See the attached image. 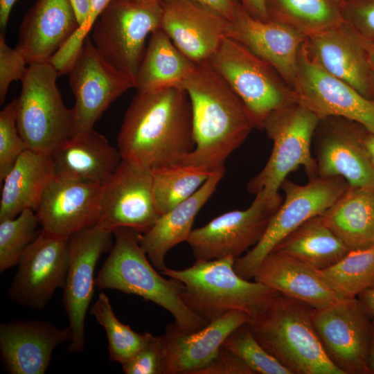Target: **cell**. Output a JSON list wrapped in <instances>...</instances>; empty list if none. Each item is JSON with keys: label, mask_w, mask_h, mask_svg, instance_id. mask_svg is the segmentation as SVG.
Instances as JSON below:
<instances>
[{"label": "cell", "mask_w": 374, "mask_h": 374, "mask_svg": "<svg viewBox=\"0 0 374 374\" xmlns=\"http://www.w3.org/2000/svg\"><path fill=\"white\" fill-rule=\"evenodd\" d=\"M59 75L48 61L28 64L21 80L16 122L29 150L51 154L71 138L73 109L63 102L57 86Z\"/></svg>", "instance_id": "cell-7"}, {"label": "cell", "mask_w": 374, "mask_h": 374, "mask_svg": "<svg viewBox=\"0 0 374 374\" xmlns=\"http://www.w3.org/2000/svg\"><path fill=\"white\" fill-rule=\"evenodd\" d=\"M54 175L51 154L24 151L1 181L0 221L14 218L26 209L35 211Z\"/></svg>", "instance_id": "cell-29"}, {"label": "cell", "mask_w": 374, "mask_h": 374, "mask_svg": "<svg viewBox=\"0 0 374 374\" xmlns=\"http://www.w3.org/2000/svg\"><path fill=\"white\" fill-rule=\"evenodd\" d=\"M304 44L324 70L371 100L373 73L360 37L345 21L305 37Z\"/></svg>", "instance_id": "cell-23"}, {"label": "cell", "mask_w": 374, "mask_h": 374, "mask_svg": "<svg viewBox=\"0 0 374 374\" xmlns=\"http://www.w3.org/2000/svg\"><path fill=\"white\" fill-rule=\"evenodd\" d=\"M69 237L43 229L22 252L8 294L24 307L42 310L57 288H63L68 271Z\"/></svg>", "instance_id": "cell-14"}, {"label": "cell", "mask_w": 374, "mask_h": 374, "mask_svg": "<svg viewBox=\"0 0 374 374\" xmlns=\"http://www.w3.org/2000/svg\"><path fill=\"white\" fill-rule=\"evenodd\" d=\"M312 319L330 360L344 374H368L373 321L357 298L314 309Z\"/></svg>", "instance_id": "cell-11"}, {"label": "cell", "mask_w": 374, "mask_h": 374, "mask_svg": "<svg viewBox=\"0 0 374 374\" xmlns=\"http://www.w3.org/2000/svg\"><path fill=\"white\" fill-rule=\"evenodd\" d=\"M23 55L6 42L4 35H0V103L5 101L12 82L21 80L28 66Z\"/></svg>", "instance_id": "cell-42"}, {"label": "cell", "mask_w": 374, "mask_h": 374, "mask_svg": "<svg viewBox=\"0 0 374 374\" xmlns=\"http://www.w3.org/2000/svg\"><path fill=\"white\" fill-rule=\"evenodd\" d=\"M357 298L370 317L374 319V287L362 292Z\"/></svg>", "instance_id": "cell-47"}, {"label": "cell", "mask_w": 374, "mask_h": 374, "mask_svg": "<svg viewBox=\"0 0 374 374\" xmlns=\"http://www.w3.org/2000/svg\"><path fill=\"white\" fill-rule=\"evenodd\" d=\"M196 63L186 57L166 33L159 28L151 35L139 66L134 88L137 91L181 87Z\"/></svg>", "instance_id": "cell-31"}, {"label": "cell", "mask_w": 374, "mask_h": 374, "mask_svg": "<svg viewBox=\"0 0 374 374\" xmlns=\"http://www.w3.org/2000/svg\"><path fill=\"white\" fill-rule=\"evenodd\" d=\"M226 37L241 43L268 62L293 87L298 55L305 37L280 23L252 17L240 3L229 21Z\"/></svg>", "instance_id": "cell-24"}, {"label": "cell", "mask_w": 374, "mask_h": 374, "mask_svg": "<svg viewBox=\"0 0 374 374\" xmlns=\"http://www.w3.org/2000/svg\"><path fill=\"white\" fill-rule=\"evenodd\" d=\"M113 234L114 244L95 278L96 288L116 290L152 301L168 311L185 332H195L208 324L181 299V283L166 279L155 270L140 245L139 232L123 227Z\"/></svg>", "instance_id": "cell-4"}, {"label": "cell", "mask_w": 374, "mask_h": 374, "mask_svg": "<svg viewBox=\"0 0 374 374\" xmlns=\"http://www.w3.org/2000/svg\"><path fill=\"white\" fill-rule=\"evenodd\" d=\"M112 1L90 0L89 12L84 21L49 60L60 75L69 72L86 37L89 36L101 13Z\"/></svg>", "instance_id": "cell-40"}, {"label": "cell", "mask_w": 374, "mask_h": 374, "mask_svg": "<svg viewBox=\"0 0 374 374\" xmlns=\"http://www.w3.org/2000/svg\"><path fill=\"white\" fill-rule=\"evenodd\" d=\"M314 309L278 293L247 324L263 348L292 374H344L319 339Z\"/></svg>", "instance_id": "cell-3"}, {"label": "cell", "mask_w": 374, "mask_h": 374, "mask_svg": "<svg viewBox=\"0 0 374 374\" xmlns=\"http://www.w3.org/2000/svg\"><path fill=\"white\" fill-rule=\"evenodd\" d=\"M319 121L298 103L275 111L265 120L262 130L273 148L264 168L248 183L249 193L260 191L269 202L280 206L283 199L278 190L291 172L303 166L309 179L318 177L311 145Z\"/></svg>", "instance_id": "cell-6"}, {"label": "cell", "mask_w": 374, "mask_h": 374, "mask_svg": "<svg viewBox=\"0 0 374 374\" xmlns=\"http://www.w3.org/2000/svg\"><path fill=\"white\" fill-rule=\"evenodd\" d=\"M55 176L105 185L123 157L105 136L94 129L84 136L71 138L51 154Z\"/></svg>", "instance_id": "cell-28"}, {"label": "cell", "mask_w": 374, "mask_h": 374, "mask_svg": "<svg viewBox=\"0 0 374 374\" xmlns=\"http://www.w3.org/2000/svg\"><path fill=\"white\" fill-rule=\"evenodd\" d=\"M207 62L242 101L257 129L262 130L273 112L296 103L294 90L272 66L230 37Z\"/></svg>", "instance_id": "cell-8"}, {"label": "cell", "mask_w": 374, "mask_h": 374, "mask_svg": "<svg viewBox=\"0 0 374 374\" xmlns=\"http://www.w3.org/2000/svg\"><path fill=\"white\" fill-rule=\"evenodd\" d=\"M222 347L239 357L254 374H292L258 342L247 323L233 331Z\"/></svg>", "instance_id": "cell-38"}, {"label": "cell", "mask_w": 374, "mask_h": 374, "mask_svg": "<svg viewBox=\"0 0 374 374\" xmlns=\"http://www.w3.org/2000/svg\"><path fill=\"white\" fill-rule=\"evenodd\" d=\"M249 319L242 311L232 310L191 332L181 330L175 322L169 323L162 335L165 374H196L217 356L229 335Z\"/></svg>", "instance_id": "cell-22"}, {"label": "cell", "mask_w": 374, "mask_h": 374, "mask_svg": "<svg viewBox=\"0 0 374 374\" xmlns=\"http://www.w3.org/2000/svg\"><path fill=\"white\" fill-rule=\"evenodd\" d=\"M253 278L279 294L314 309L323 308L339 300L317 270L276 250L263 258Z\"/></svg>", "instance_id": "cell-27"}, {"label": "cell", "mask_w": 374, "mask_h": 374, "mask_svg": "<svg viewBox=\"0 0 374 374\" xmlns=\"http://www.w3.org/2000/svg\"><path fill=\"white\" fill-rule=\"evenodd\" d=\"M151 171L153 197L159 216L192 196L213 172L201 166L181 163Z\"/></svg>", "instance_id": "cell-34"}, {"label": "cell", "mask_w": 374, "mask_h": 374, "mask_svg": "<svg viewBox=\"0 0 374 374\" xmlns=\"http://www.w3.org/2000/svg\"><path fill=\"white\" fill-rule=\"evenodd\" d=\"M235 260V258L228 256L195 261L186 269L166 267L160 273L181 283V299L207 323L232 310L242 311L251 317L278 292L239 276L234 269Z\"/></svg>", "instance_id": "cell-5"}, {"label": "cell", "mask_w": 374, "mask_h": 374, "mask_svg": "<svg viewBox=\"0 0 374 374\" xmlns=\"http://www.w3.org/2000/svg\"><path fill=\"white\" fill-rule=\"evenodd\" d=\"M343 16L359 36L374 41V0H344Z\"/></svg>", "instance_id": "cell-43"}, {"label": "cell", "mask_w": 374, "mask_h": 374, "mask_svg": "<svg viewBox=\"0 0 374 374\" xmlns=\"http://www.w3.org/2000/svg\"><path fill=\"white\" fill-rule=\"evenodd\" d=\"M341 177L310 179L304 184L285 179L280 188L285 199L271 217L260 241L246 253L235 259L236 273L247 280L253 278L263 258L287 235L310 218L321 215L348 188Z\"/></svg>", "instance_id": "cell-10"}, {"label": "cell", "mask_w": 374, "mask_h": 374, "mask_svg": "<svg viewBox=\"0 0 374 374\" xmlns=\"http://www.w3.org/2000/svg\"><path fill=\"white\" fill-rule=\"evenodd\" d=\"M125 374H165V354L162 336L147 332L146 340L139 350L122 365Z\"/></svg>", "instance_id": "cell-41"}, {"label": "cell", "mask_w": 374, "mask_h": 374, "mask_svg": "<svg viewBox=\"0 0 374 374\" xmlns=\"http://www.w3.org/2000/svg\"><path fill=\"white\" fill-rule=\"evenodd\" d=\"M292 89L296 103L320 120L342 117L374 133V102L324 70L310 57L304 42L299 52Z\"/></svg>", "instance_id": "cell-12"}, {"label": "cell", "mask_w": 374, "mask_h": 374, "mask_svg": "<svg viewBox=\"0 0 374 374\" xmlns=\"http://www.w3.org/2000/svg\"><path fill=\"white\" fill-rule=\"evenodd\" d=\"M211 9L229 21L235 15L239 0H194Z\"/></svg>", "instance_id": "cell-45"}, {"label": "cell", "mask_w": 374, "mask_h": 374, "mask_svg": "<svg viewBox=\"0 0 374 374\" xmlns=\"http://www.w3.org/2000/svg\"><path fill=\"white\" fill-rule=\"evenodd\" d=\"M196 374H254L234 353L221 347L217 356Z\"/></svg>", "instance_id": "cell-44"}, {"label": "cell", "mask_w": 374, "mask_h": 374, "mask_svg": "<svg viewBox=\"0 0 374 374\" xmlns=\"http://www.w3.org/2000/svg\"><path fill=\"white\" fill-rule=\"evenodd\" d=\"M18 0H0V27L3 32L7 26L10 11Z\"/></svg>", "instance_id": "cell-49"}, {"label": "cell", "mask_w": 374, "mask_h": 374, "mask_svg": "<svg viewBox=\"0 0 374 374\" xmlns=\"http://www.w3.org/2000/svg\"><path fill=\"white\" fill-rule=\"evenodd\" d=\"M17 98L0 112V181L28 148L19 134L16 122Z\"/></svg>", "instance_id": "cell-39"}, {"label": "cell", "mask_w": 374, "mask_h": 374, "mask_svg": "<svg viewBox=\"0 0 374 374\" xmlns=\"http://www.w3.org/2000/svg\"><path fill=\"white\" fill-rule=\"evenodd\" d=\"M365 130L342 117L321 119L312 140L318 176L341 177L350 186L374 188V166L363 141Z\"/></svg>", "instance_id": "cell-17"}, {"label": "cell", "mask_w": 374, "mask_h": 374, "mask_svg": "<svg viewBox=\"0 0 374 374\" xmlns=\"http://www.w3.org/2000/svg\"><path fill=\"white\" fill-rule=\"evenodd\" d=\"M317 272L339 299L357 298L374 287V245L350 250L339 262Z\"/></svg>", "instance_id": "cell-35"}, {"label": "cell", "mask_w": 374, "mask_h": 374, "mask_svg": "<svg viewBox=\"0 0 374 374\" xmlns=\"http://www.w3.org/2000/svg\"><path fill=\"white\" fill-rule=\"evenodd\" d=\"M117 145L123 159L151 170L181 163L195 146L186 90L137 91L125 114Z\"/></svg>", "instance_id": "cell-1"}, {"label": "cell", "mask_w": 374, "mask_h": 374, "mask_svg": "<svg viewBox=\"0 0 374 374\" xmlns=\"http://www.w3.org/2000/svg\"><path fill=\"white\" fill-rule=\"evenodd\" d=\"M273 250L292 256L317 271L332 266L350 251L320 215L306 220Z\"/></svg>", "instance_id": "cell-32"}, {"label": "cell", "mask_w": 374, "mask_h": 374, "mask_svg": "<svg viewBox=\"0 0 374 374\" xmlns=\"http://www.w3.org/2000/svg\"><path fill=\"white\" fill-rule=\"evenodd\" d=\"M320 215L350 250L374 245V188L349 185Z\"/></svg>", "instance_id": "cell-30"}, {"label": "cell", "mask_w": 374, "mask_h": 374, "mask_svg": "<svg viewBox=\"0 0 374 374\" xmlns=\"http://www.w3.org/2000/svg\"><path fill=\"white\" fill-rule=\"evenodd\" d=\"M40 225L35 211L26 209L17 217L0 221V272L17 265L24 249L36 238Z\"/></svg>", "instance_id": "cell-37"}, {"label": "cell", "mask_w": 374, "mask_h": 374, "mask_svg": "<svg viewBox=\"0 0 374 374\" xmlns=\"http://www.w3.org/2000/svg\"><path fill=\"white\" fill-rule=\"evenodd\" d=\"M161 17V0H112L91 30L98 53L134 88L146 39L160 28Z\"/></svg>", "instance_id": "cell-9"}, {"label": "cell", "mask_w": 374, "mask_h": 374, "mask_svg": "<svg viewBox=\"0 0 374 374\" xmlns=\"http://www.w3.org/2000/svg\"><path fill=\"white\" fill-rule=\"evenodd\" d=\"M113 233L93 226L69 236V259L62 303L73 336L71 353L85 345V319L94 294L95 268L101 255L112 248Z\"/></svg>", "instance_id": "cell-16"}, {"label": "cell", "mask_w": 374, "mask_h": 374, "mask_svg": "<svg viewBox=\"0 0 374 374\" xmlns=\"http://www.w3.org/2000/svg\"><path fill=\"white\" fill-rule=\"evenodd\" d=\"M373 321V335L370 355L368 357V367L371 373H374V319Z\"/></svg>", "instance_id": "cell-52"}, {"label": "cell", "mask_w": 374, "mask_h": 374, "mask_svg": "<svg viewBox=\"0 0 374 374\" xmlns=\"http://www.w3.org/2000/svg\"><path fill=\"white\" fill-rule=\"evenodd\" d=\"M78 26L70 0H36L21 24L15 48L28 64L48 62Z\"/></svg>", "instance_id": "cell-25"}, {"label": "cell", "mask_w": 374, "mask_h": 374, "mask_svg": "<svg viewBox=\"0 0 374 374\" xmlns=\"http://www.w3.org/2000/svg\"></svg>", "instance_id": "cell-54"}, {"label": "cell", "mask_w": 374, "mask_h": 374, "mask_svg": "<svg viewBox=\"0 0 374 374\" xmlns=\"http://www.w3.org/2000/svg\"><path fill=\"white\" fill-rule=\"evenodd\" d=\"M225 171V167L213 171L192 196L160 215L149 231L140 234V245L156 269H166V253L187 241L196 215L213 195Z\"/></svg>", "instance_id": "cell-26"}, {"label": "cell", "mask_w": 374, "mask_h": 374, "mask_svg": "<svg viewBox=\"0 0 374 374\" xmlns=\"http://www.w3.org/2000/svg\"><path fill=\"white\" fill-rule=\"evenodd\" d=\"M104 187L54 175L35 210L42 229L69 237L95 226L101 213Z\"/></svg>", "instance_id": "cell-19"}, {"label": "cell", "mask_w": 374, "mask_h": 374, "mask_svg": "<svg viewBox=\"0 0 374 374\" xmlns=\"http://www.w3.org/2000/svg\"><path fill=\"white\" fill-rule=\"evenodd\" d=\"M159 217L151 170L123 159L105 184L101 213L95 226L112 233L126 227L143 234Z\"/></svg>", "instance_id": "cell-18"}, {"label": "cell", "mask_w": 374, "mask_h": 374, "mask_svg": "<svg viewBox=\"0 0 374 374\" xmlns=\"http://www.w3.org/2000/svg\"><path fill=\"white\" fill-rule=\"evenodd\" d=\"M371 100L374 102V73H373V91H372Z\"/></svg>", "instance_id": "cell-53"}, {"label": "cell", "mask_w": 374, "mask_h": 374, "mask_svg": "<svg viewBox=\"0 0 374 374\" xmlns=\"http://www.w3.org/2000/svg\"><path fill=\"white\" fill-rule=\"evenodd\" d=\"M90 313L105 329L108 341L109 358L112 362L124 364L143 346L147 332L139 334L129 326L121 323L116 317L109 297L99 294L92 305Z\"/></svg>", "instance_id": "cell-36"}, {"label": "cell", "mask_w": 374, "mask_h": 374, "mask_svg": "<svg viewBox=\"0 0 374 374\" xmlns=\"http://www.w3.org/2000/svg\"><path fill=\"white\" fill-rule=\"evenodd\" d=\"M359 37L365 49L369 65L374 73V41L365 39L361 36Z\"/></svg>", "instance_id": "cell-50"}, {"label": "cell", "mask_w": 374, "mask_h": 374, "mask_svg": "<svg viewBox=\"0 0 374 374\" xmlns=\"http://www.w3.org/2000/svg\"><path fill=\"white\" fill-rule=\"evenodd\" d=\"M72 8L80 25L86 19L89 10L90 0H70Z\"/></svg>", "instance_id": "cell-48"}, {"label": "cell", "mask_w": 374, "mask_h": 374, "mask_svg": "<svg viewBox=\"0 0 374 374\" xmlns=\"http://www.w3.org/2000/svg\"><path fill=\"white\" fill-rule=\"evenodd\" d=\"M75 98L71 138L86 135L116 98L132 83L100 56L87 36L69 72Z\"/></svg>", "instance_id": "cell-13"}, {"label": "cell", "mask_w": 374, "mask_h": 374, "mask_svg": "<svg viewBox=\"0 0 374 374\" xmlns=\"http://www.w3.org/2000/svg\"><path fill=\"white\" fill-rule=\"evenodd\" d=\"M68 326L33 319L12 321L0 325V353L6 371L11 374H44L54 349L71 341Z\"/></svg>", "instance_id": "cell-21"}, {"label": "cell", "mask_w": 374, "mask_h": 374, "mask_svg": "<svg viewBox=\"0 0 374 374\" xmlns=\"http://www.w3.org/2000/svg\"><path fill=\"white\" fill-rule=\"evenodd\" d=\"M161 1L160 28L193 62H207L226 37L229 21L194 0Z\"/></svg>", "instance_id": "cell-20"}, {"label": "cell", "mask_w": 374, "mask_h": 374, "mask_svg": "<svg viewBox=\"0 0 374 374\" xmlns=\"http://www.w3.org/2000/svg\"><path fill=\"white\" fill-rule=\"evenodd\" d=\"M363 141L374 166V133L365 130L363 135Z\"/></svg>", "instance_id": "cell-51"}, {"label": "cell", "mask_w": 374, "mask_h": 374, "mask_svg": "<svg viewBox=\"0 0 374 374\" xmlns=\"http://www.w3.org/2000/svg\"><path fill=\"white\" fill-rule=\"evenodd\" d=\"M181 87L191 104L195 146L181 163L211 171L224 167L229 155L256 128L250 114L208 62L196 63Z\"/></svg>", "instance_id": "cell-2"}, {"label": "cell", "mask_w": 374, "mask_h": 374, "mask_svg": "<svg viewBox=\"0 0 374 374\" xmlns=\"http://www.w3.org/2000/svg\"><path fill=\"white\" fill-rule=\"evenodd\" d=\"M244 10L253 18L270 21L267 9V0H239Z\"/></svg>", "instance_id": "cell-46"}, {"label": "cell", "mask_w": 374, "mask_h": 374, "mask_svg": "<svg viewBox=\"0 0 374 374\" xmlns=\"http://www.w3.org/2000/svg\"><path fill=\"white\" fill-rule=\"evenodd\" d=\"M344 0H267L269 20L307 37L344 22Z\"/></svg>", "instance_id": "cell-33"}, {"label": "cell", "mask_w": 374, "mask_h": 374, "mask_svg": "<svg viewBox=\"0 0 374 374\" xmlns=\"http://www.w3.org/2000/svg\"><path fill=\"white\" fill-rule=\"evenodd\" d=\"M255 195L246 209L223 213L191 231L186 242L196 261L228 256L237 259L260 241L280 206L271 204L260 191Z\"/></svg>", "instance_id": "cell-15"}]
</instances>
